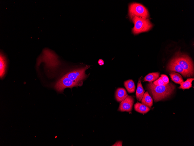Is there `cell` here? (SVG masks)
<instances>
[{
  "label": "cell",
  "mask_w": 194,
  "mask_h": 146,
  "mask_svg": "<svg viewBox=\"0 0 194 146\" xmlns=\"http://www.w3.org/2000/svg\"><path fill=\"white\" fill-rule=\"evenodd\" d=\"M147 88L152 96L155 102L160 101L169 96L173 92L175 86L171 82L161 85H156L152 82L147 85Z\"/></svg>",
  "instance_id": "6da1fadb"
},
{
  "label": "cell",
  "mask_w": 194,
  "mask_h": 146,
  "mask_svg": "<svg viewBox=\"0 0 194 146\" xmlns=\"http://www.w3.org/2000/svg\"><path fill=\"white\" fill-rule=\"evenodd\" d=\"M134 26L132 31L135 35L147 31L152 27L153 25L148 19L135 16L132 19Z\"/></svg>",
  "instance_id": "7a4b0ae2"
},
{
  "label": "cell",
  "mask_w": 194,
  "mask_h": 146,
  "mask_svg": "<svg viewBox=\"0 0 194 146\" xmlns=\"http://www.w3.org/2000/svg\"><path fill=\"white\" fill-rule=\"evenodd\" d=\"M128 15L130 19L135 16L147 19L149 15L147 9L143 5L138 3H132L129 6Z\"/></svg>",
  "instance_id": "3957f363"
},
{
  "label": "cell",
  "mask_w": 194,
  "mask_h": 146,
  "mask_svg": "<svg viewBox=\"0 0 194 146\" xmlns=\"http://www.w3.org/2000/svg\"><path fill=\"white\" fill-rule=\"evenodd\" d=\"M173 59L181 66L191 76H193V64L192 60L188 56L178 53Z\"/></svg>",
  "instance_id": "277c9868"
},
{
  "label": "cell",
  "mask_w": 194,
  "mask_h": 146,
  "mask_svg": "<svg viewBox=\"0 0 194 146\" xmlns=\"http://www.w3.org/2000/svg\"><path fill=\"white\" fill-rule=\"evenodd\" d=\"M79 82L73 81L68 78L63 76L55 83V89L58 92H62L67 88H71L79 85Z\"/></svg>",
  "instance_id": "5b68a950"
},
{
  "label": "cell",
  "mask_w": 194,
  "mask_h": 146,
  "mask_svg": "<svg viewBox=\"0 0 194 146\" xmlns=\"http://www.w3.org/2000/svg\"><path fill=\"white\" fill-rule=\"evenodd\" d=\"M88 66L83 68L76 69L67 73L64 75L73 81L79 82L85 79L87 75L85 73Z\"/></svg>",
  "instance_id": "8992f818"
},
{
  "label": "cell",
  "mask_w": 194,
  "mask_h": 146,
  "mask_svg": "<svg viewBox=\"0 0 194 146\" xmlns=\"http://www.w3.org/2000/svg\"><path fill=\"white\" fill-rule=\"evenodd\" d=\"M134 102L132 96L128 95L125 99L121 102L118 110L121 112L131 111Z\"/></svg>",
  "instance_id": "52a82bcc"
},
{
  "label": "cell",
  "mask_w": 194,
  "mask_h": 146,
  "mask_svg": "<svg viewBox=\"0 0 194 146\" xmlns=\"http://www.w3.org/2000/svg\"><path fill=\"white\" fill-rule=\"evenodd\" d=\"M168 68L170 71L177 72L180 73L184 77H191L181 66L173 59L169 62L168 66Z\"/></svg>",
  "instance_id": "ba28073f"
},
{
  "label": "cell",
  "mask_w": 194,
  "mask_h": 146,
  "mask_svg": "<svg viewBox=\"0 0 194 146\" xmlns=\"http://www.w3.org/2000/svg\"><path fill=\"white\" fill-rule=\"evenodd\" d=\"M127 96L128 94L125 90L123 88H119L116 91L115 98L116 101L118 102L122 101Z\"/></svg>",
  "instance_id": "9c48e42d"
},
{
  "label": "cell",
  "mask_w": 194,
  "mask_h": 146,
  "mask_svg": "<svg viewBox=\"0 0 194 146\" xmlns=\"http://www.w3.org/2000/svg\"><path fill=\"white\" fill-rule=\"evenodd\" d=\"M6 57L1 52L0 56V76L1 78H3L5 73L6 67Z\"/></svg>",
  "instance_id": "30bf717a"
},
{
  "label": "cell",
  "mask_w": 194,
  "mask_h": 146,
  "mask_svg": "<svg viewBox=\"0 0 194 146\" xmlns=\"http://www.w3.org/2000/svg\"><path fill=\"white\" fill-rule=\"evenodd\" d=\"M142 104L151 108L153 105V100L150 96L148 92H146L144 94L141 100Z\"/></svg>",
  "instance_id": "8fae6325"
},
{
  "label": "cell",
  "mask_w": 194,
  "mask_h": 146,
  "mask_svg": "<svg viewBox=\"0 0 194 146\" xmlns=\"http://www.w3.org/2000/svg\"><path fill=\"white\" fill-rule=\"evenodd\" d=\"M145 90L142 86L141 78L138 81L136 91V95L137 99L139 101H141L144 94Z\"/></svg>",
  "instance_id": "7c38bea8"
},
{
  "label": "cell",
  "mask_w": 194,
  "mask_h": 146,
  "mask_svg": "<svg viewBox=\"0 0 194 146\" xmlns=\"http://www.w3.org/2000/svg\"><path fill=\"white\" fill-rule=\"evenodd\" d=\"M134 109L136 111L142 114L146 113L150 110L148 107L139 102L134 104Z\"/></svg>",
  "instance_id": "4fadbf2b"
},
{
  "label": "cell",
  "mask_w": 194,
  "mask_h": 146,
  "mask_svg": "<svg viewBox=\"0 0 194 146\" xmlns=\"http://www.w3.org/2000/svg\"><path fill=\"white\" fill-rule=\"evenodd\" d=\"M124 85L128 92L131 93L135 91V86L134 83L132 80H129L124 82Z\"/></svg>",
  "instance_id": "5bb4252c"
},
{
  "label": "cell",
  "mask_w": 194,
  "mask_h": 146,
  "mask_svg": "<svg viewBox=\"0 0 194 146\" xmlns=\"http://www.w3.org/2000/svg\"><path fill=\"white\" fill-rule=\"evenodd\" d=\"M159 76V73L158 72L150 73L144 78L143 81L152 82L157 80Z\"/></svg>",
  "instance_id": "9a60e30c"
},
{
  "label": "cell",
  "mask_w": 194,
  "mask_h": 146,
  "mask_svg": "<svg viewBox=\"0 0 194 146\" xmlns=\"http://www.w3.org/2000/svg\"><path fill=\"white\" fill-rule=\"evenodd\" d=\"M169 75L171 80L176 83L180 84L184 82L182 76L178 73L172 72Z\"/></svg>",
  "instance_id": "2e32d148"
},
{
  "label": "cell",
  "mask_w": 194,
  "mask_h": 146,
  "mask_svg": "<svg viewBox=\"0 0 194 146\" xmlns=\"http://www.w3.org/2000/svg\"><path fill=\"white\" fill-rule=\"evenodd\" d=\"M193 78H188L185 82H183L180 85L179 89H189L192 87V82L194 80Z\"/></svg>",
  "instance_id": "e0dca14e"
},
{
  "label": "cell",
  "mask_w": 194,
  "mask_h": 146,
  "mask_svg": "<svg viewBox=\"0 0 194 146\" xmlns=\"http://www.w3.org/2000/svg\"><path fill=\"white\" fill-rule=\"evenodd\" d=\"M153 83L156 85H161L165 84L162 80L161 77H160L158 79L153 82Z\"/></svg>",
  "instance_id": "ac0fdd59"
},
{
  "label": "cell",
  "mask_w": 194,
  "mask_h": 146,
  "mask_svg": "<svg viewBox=\"0 0 194 146\" xmlns=\"http://www.w3.org/2000/svg\"><path fill=\"white\" fill-rule=\"evenodd\" d=\"M161 76L162 80L165 84L169 82V79L167 75L164 74H161Z\"/></svg>",
  "instance_id": "d6986e66"
},
{
  "label": "cell",
  "mask_w": 194,
  "mask_h": 146,
  "mask_svg": "<svg viewBox=\"0 0 194 146\" xmlns=\"http://www.w3.org/2000/svg\"><path fill=\"white\" fill-rule=\"evenodd\" d=\"M122 142L121 141H117L115 143L114 145L112 146H122Z\"/></svg>",
  "instance_id": "ffe728a7"
},
{
  "label": "cell",
  "mask_w": 194,
  "mask_h": 146,
  "mask_svg": "<svg viewBox=\"0 0 194 146\" xmlns=\"http://www.w3.org/2000/svg\"><path fill=\"white\" fill-rule=\"evenodd\" d=\"M98 63L99 65L101 66L104 64V61L102 59H100L98 61Z\"/></svg>",
  "instance_id": "44dd1931"
}]
</instances>
